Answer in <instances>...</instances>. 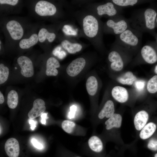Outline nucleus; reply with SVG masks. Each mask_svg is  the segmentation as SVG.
Masks as SVG:
<instances>
[{
  "instance_id": "nucleus-1",
  "label": "nucleus",
  "mask_w": 157,
  "mask_h": 157,
  "mask_svg": "<svg viewBox=\"0 0 157 157\" xmlns=\"http://www.w3.org/2000/svg\"><path fill=\"white\" fill-rule=\"evenodd\" d=\"M157 13L154 9L148 8L135 13L129 22L132 28L141 32L146 29L152 30L155 26Z\"/></svg>"
},
{
  "instance_id": "nucleus-2",
  "label": "nucleus",
  "mask_w": 157,
  "mask_h": 157,
  "mask_svg": "<svg viewBox=\"0 0 157 157\" xmlns=\"http://www.w3.org/2000/svg\"><path fill=\"white\" fill-rule=\"evenodd\" d=\"M120 47L126 49H136L141 45V32L130 27L119 35Z\"/></svg>"
},
{
  "instance_id": "nucleus-3",
  "label": "nucleus",
  "mask_w": 157,
  "mask_h": 157,
  "mask_svg": "<svg viewBox=\"0 0 157 157\" xmlns=\"http://www.w3.org/2000/svg\"><path fill=\"white\" fill-rule=\"evenodd\" d=\"M83 27L85 34L89 37L93 38L97 33L99 29L98 22L94 17L88 15L83 20Z\"/></svg>"
},
{
  "instance_id": "nucleus-4",
  "label": "nucleus",
  "mask_w": 157,
  "mask_h": 157,
  "mask_svg": "<svg viewBox=\"0 0 157 157\" xmlns=\"http://www.w3.org/2000/svg\"><path fill=\"white\" fill-rule=\"evenodd\" d=\"M36 13L41 16H51L56 12L55 6L52 3L45 1H40L35 7Z\"/></svg>"
},
{
  "instance_id": "nucleus-5",
  "label": "nucleus",
  "mask_w": 157,
  "mask_h": 157,
  "mask_svg": "<svg viewBox=\"0 0 157 157\" xmlns=\"http://www.w3.org/2000/svg\"><path fill=\"white\" fill-rule=\"evenodd\" d=\"M106 24L108 27L113 30L115 34L119 35L130 27L129 21L121 16L116 22L112 19L108 20Z\"/></svg>"
},
{
  "instance_id": "nucleus-6",
  "label": "nucleus",
  "mask_w": 157,
  "mask_h": 157,
  "mask_svg": "<svg viewBox=\"0 0 157 157\" xmlns=\"http://www.w3.org/2000/svg\"><path fill=\"white\" fill-rule=\"evenodd\" d=\"M17 63L21 68V74L26 77L32 76L34 74L33 64L31 60L28 57L22 56L17 60Z\"/></svg>"
},
{
  "instance_id": "nucleus-7",
  "label": "nucleus",
  "mask_w": 157,
  "mask_h": 157,
  "mask_svg": "<svg viewBox=\"0 0 157 157\" xmlns=\"http://www.w3.org/2000/svg\"><path fill=\"white\" fill-rule=\"evenodd\" d=\"M85 63V59L83 58H79L73 60L66 69L67 73L72 77L77 76L83 69Z\"/></svg>"
},
{
  "instance_id": "nucleus-8",
  "label": "nucleus",
  "mask_w": 157,
  "mask_h": 157,
  "mask_svg": "<svg viewBox=\"0 0 157 157\" xmlns=\"http://www.w3.org/2000/svg\"><path fill=\"white\" fill-rule=\"evenodd\" d=\"M6 27L11 37L13 40H19L23 36V29L18 22L14 20H11L7 23Z\"/></svg>"
},
{
  "instance_id": "nucleus-9",
  "label": "nucleus",
  "mask_w": 157,
  "mask_h": 157,
  "mask_svg": "<svg viewBox=\"0 0 157 157\" xmlns=\"http://www.w3.org/2000/svg\"><path fill=\"white\" fill-rule=\"evenodd\" d=\"M140 54L143 60L147 63L152 64L157 61V54L155 49L150 45L146 44L140 50Z\"/></svg>"
},
{
  "instance_id": "nucleus-10",
  "label": "nucleus",
  "mask_w": 157,
  "mask_h": 157,
  "mask_svg": "<svg viewBox=\"0 0 157 157\" xmlns=\"http://www.w3.org/2000/svg\"><path fill=\"white\" fill-rule=\"evenodd\" d=\"M108 59L111 62V68L114 71L118 72L121 70L124 66V62L121 55L117 51H111L108 56Z\"/></svg>"
},
{
  "instance_id": "nucleus-11",
  "label": "nucleus",
  "mask_w": 157,
  "mask_h": 157,
  "mask_svg": "<svg viewBox=\"0 0 157 157\" xmlns=\"http://www.w3.org/2000/svg\"><path fill=\"white\" fill-rule=\"evenodd\" d=\"M4 149L9 157H18L19 153V145L17 140L14 138L8 139L6 142Z\"/></svg>"
},
{
  "instance_id": "nucleus-12",
  "label": "nucleus",
  "mask_w": 157,
  "mask_h": 157,
  "mask_svg": "<svg viewBox=\"0 0 157 157\" xmlns=\"http://www.w3.org/2000/svg\"><path fill=\"white\" fill-rule=\"evenodd\" d=\"M45 102L42 99H35L33 102V108L28 113V117L33 119L41 116L45 110Z\"/></svg>"
},
{
  "instance_id": "nucleus-13",
  "label": "nucleus",
  "mask_w": 157,
  "mask_h": 157,
  "mask_svg": "<svg viewBox=\"0 0 157 157\" xmlns=\"http://www.w3.org/2000/svg\"><path fill=\"white\" fill-rule=\"evenodd\" d=\"M111 94L113 98L120 103H125L128 99V92L125 88L122 86L114 87L112 90Z\"/></svg>"
},
{
  "instance_id": "nucleus-14",
  "label": "nucleus",
  "mask_w": 157,
  "mask_h": 157,
  "mask_svg": "<svg viewBox=\"0 0 157 157\" xmlns=\"http://www.w3.org/2000/svg\"><path fill=\"white\" fill-rule=\"evenodd\" d=\"M149 118V114L145 110H141L138 112L134 119V124L136 129L140 131L147 124Z\"/></svg>"
},
{
  "instance_id": "nucleus-15",
  "label": "nucleus",
  "mask_w": 157,
  "mask_h": 157,
  "mask_svg": "<svg viewBox=\"0 0 157 157\" xmlns=\"http://www.w3.org/2000/svg\"><path fill=\"white\" fill-rule=\"evenodd\" d=\"M60 67L58 61L53 57H50L47 60L46 63V74L48 76L57 75L58 71L56 69Z\"/></svg>"
},
{
  "instance_id": "nucleus-16",
  "label": "nucleus",
  "mask_w": 157,
  "mask_h": 157,
  "mask_svg": "<svg viewBox=\"0 0 157 157\" xmlns=\"http://www.w3.org/2000/svg\"><path fill=\"white\" fill-rule=\"evenodd\" d=\"M97 13L99 15H107L112 16L115 15L117 11L115 8L113 3L108 2L104 4L98 6L97 8Z\"/></svg>"
},
{
  "instance_id": "nucleus-17",
  "label": "nucleus",
  "mask_w": 157,
  "mask_h": 157,
  "mask_svg": "<svg viewBox=\"0 0 157 157\" xmlns=\"http://www.w3.org/2000/svg\"><path fill=\"white\" fill-rule=\"evenodd\" d=\"M115 111L114 103L112 101L109 100L105 103L103 108L98 114L100 119H102L104 117L109 118L114 114Z\"/></svg>"
},
{
  "instance_id": "nucleus-18",
  "label": "nucleus",
  "mask_w": 157,
  "mask_h": 157,
  "mask_svg": "<svg viewBox=\"0 0 157 157\" xmlns=\"http://www.w3.org/2000/svg\"><path fill=\"white\" fill-rule=\"evenodd\" d=\"M122 122V116L119 114L114 113L106 121V129L110 130L114 128H119L121 126Z\"/></svg>"
},
{
  "instance_id": "nucleus-19",
  "label": "nucleus",
  "mask_w": 157,
  "mask_h": 157,
  "mask_svg": "<svg viewBox=\"0 0 157 157\" xmlns=\"http://www.w3.org/2000/svg\"><path fill=\"white\" fill-rule=\"evenodd\" d=\"M156 124L153 122L147 124L141 130L139 136L141 139L146 140L151 137L155 131Z\"/></svg>"
},
{
  "instance_id": "nucleus-20",
  "label": "nucleus",
  "mask_w": 157,
  "mask_h": 157,
  "mask_svg": "<svg viewBox=\"0 0 157 157\" xmlns=\"http://www.w3.org/2000/svg\"><path fill=\"white\" fill-rule=\"evenodd\" d=\"M137 80L136 76L131 71L125 72L117 78V81L119 83L129 85H132Z\"/></svg>"
},
{
  "instance_id": "nucleus-21",
  "label": "nucleus",
  "mask_w": 157,
  "mask_h": 157,
  "mask_svg": "<svg viewBox=\"0 0 157 157\" xmlns=\"http://www.w3.org/2000/svg\"><path fill=\"white\" fill-rule=\"evenodd\" d=\"M98 82L96 78L94 76H90L87 79L86 83V88L88 94L91 96H94L97 91Z\"/></svg>"
},
{
  "instance_id": "nucleus-22",
  "label": "nucleus",
  "mask_w": 157,
  "mask_h": 157,
  "mask_svg": "<svg viewBox=\"0 0 157 157\" xmlns=\"http://www.w3.org/2000/svg\"><path fill=\"white\" fill-rule=\"evenodd\" d=\"M38 40V35L34 33L29 38L21 40L19 43V46L22 49H28L36 44Z\"/></svg>"
},
{
  "instance_id": "nucleus-23",
  "label": "nucleus",
  "mask_w": 157,
  "mask_h": 157,
  "mask_svg": "<svg viewBox=\"0 0 157 157\" xmlns=\"http://www.w3.org/2000/svg\"><path fill=\"white\" fill-rule=\"evenodd\" d=\"M88 144L91 149L95 152H100L103 148V145L101 141L97 136L91 137L88 140Z\"/></svg>"
},
{
  "instance_id": "nucleus-24",
  "label": "nucleus",
  "mask_w": 157,
  "mask_h": 157,
  "mask_svg": "<svg viewBox=\"0 0 157 157\" xmlns=\"http://www.w3.org/2000/svg\"><path fill=\"white\" fill-rule=\"evenodd\" d=\"M62 45L63 48L70 53L74 54L78 52L81 50L82 46L79 44L72 43L67 40H65L62 42Z\"/></svg>"
},
{
  "instance_id": "nucleus-25",
  "label": "nucleus",
  "mask_w": 157,
  "mask_h": 157,
  "mask_svg": "<svg viewBox=\"0 0 157 157\" xmlns=\"http://www.w3.org/2000/svg\"><path fill=\"white\" fill-rule=\"evenodd\" d=\"M56 35L55 33H49L45 28H42L39 31L38 34L39 41L42 42L47 39L49 42H52L55 39Z\"/></svg>"
},
{
  "instance_id": "nucleus-26",
  "label": "nucleus",
  "mask_w": 157,
  "mask_h": 157,
  "mask_svg": "<svg viewBox=\"0 0 157 157\" xmlns=\"http://www.w3.org/2000/svg\"><path fill=\"white\" fill-rule=\"evenodd\" d=\"M18 101V96L17 92L14 90L10 91L7 96V104L9 107L14 109L17 106Z\"/></svg>"
},
{
  "instance_id": "nucleus-27",
  "label": "nucleus",
  "mask_w": 157,
  "mask_h": 157,
  "mask_svg": "<svg viewBox=\"0 0 157 157\" xmlns=\"http://www.w3.org/2000/svg\"><path fill=\"white\" fill-rule=\"evenodd\" d=\"M147 87L150 93H154L157 92V75L154 76L148 81Z\"/></svg>"
},
{
  "instance_id": "nucleus-28",
  "label": "nucleus",
  "mask_w": 157,
  "mask_h": 157,
  "mask_svg": "<svg viewBox=\"0 0 157 157\" xmlns=\"http://www.w3.org/2000/svg\"><path fill=\"white\" fill-rule=\"evenodd\" d=\"M9 74L8 68L2 63L0 64V84L5 82L8 79Z\"/></svg>"
},
{
  "instance_id": "nucleus-29",
  "label": "nucleus",
  "mask_w": 157,
  "mask_h": 157,
  "mask_svg": "<svg viewBox=\"0 0 157 157\" xmlns=\"http://www.w3.org/2000/svg\"><path fill=\"white\" fill-rule=\"evenodd\" d=\"M112 1L116 5L122 7L133 6L139 1L137 0H113Z\"/></svg>"
},
{
  "instance_id": "nucleus-30",
  "label": "nucleus",
  "mask_w": 157,
  "mask_h": 157,
  "mask_svg": "<svg viewBox=\"0 0 157 157\" xmlns=\"http://www.w3.org/2000/svg\"><path fill=\"white\" fill-rule=\"evenodd\" d=\"M75 126V124L74 122L68 120H65L62 123V129L68 133H71Z\"/></svg>"
},
{
  "instance_id": "nucleus-31",
  "label": "nucleus",
  "mask_w": 157,
  "mask_h": 157,
  "mask_svg": "<svg viewBox=\"0 0 157 157\" xmlns=\"http://www.w3.org/2000/svg\"><path fill=\"white\" fill-rule=\"evenodd\" d=\"M62 30L67 35H77V31L69 25H65L62 28Z\"/></svg>"
},
{
  "instance_id": "nucleus-32",
  "label": "nucleus",
  "mask_w": 157,
  "mask_h": 157,
  "mask_svg": "<svg viewBox=\"0 0 157 157\" xmlns=\"http://www.w3.org/2000/svg\"><path fill=\"white\" fill-rule=\"evenodd\" d=\"M134 83L135 88L138 91L141 92L144 89L145 83L144 80H137Z\"/></svg>"
},
{
  "instance_id": "nucleus-33",
  "label": "nucleus",
  "mask_w": 157,
  "mask_h": 157,
  "mask_svg": "<svg viewBox=\"0 0 157 157\" xmlns=\"http://www.w3.org/2000/svg\"><path fill=\"white\" fill-rule=\"evenodd\" d=\"M148 148L153 151L157 150V139H152L150 140L147 144Z\"/></svg>"
},
{
  "instance_id": "nucleus-34",
  "label": "nucleus",
  "mask_w": 157,
  "mask_h": 157,
  "mask_svg": "<svg viewBox=\"0 0 157 157\" xmlns=\"http://www.w3.org/2000/svg\"><path fill=\"white\" fill-rule=\"evenodd\" d=\"M31 142L33 146L37 149H42L43 147L42 144L39 142L35 138H33L31 140Z\"/></svg>"
},
{
  "instance_id": "nucleus-35",
  "label": "nucleus",
  "mask_w": 157,
  "mask_h": 157,
  "mask_svg": "<svg viewBox=\"0 0 157 157\" xmlns=\"http://www.w3.org/2000/svg\"><path fill=\"white\" fill-rule=\"evenodd\" d=\"M18 1V0H0V3L1 4H6L15 6L17 3Z\"/></svg>"
},
{
  "instance_id": "nucleus-36",
  "label": "nucleus",
  "mask_w": 157,
  "mask_h": 157,
  "mask_svg": "<svg viewBox=\"0 0 157 157\" xmlns=\"http://www.w3.org/2000/svg\"><path fill=\"white\" fill-rule=\"evenodd\" d=\"M70 111L69 113L68 117L70 119L73 118L75 115V113L76 110V107L74 105H73L70 106Z\"/></svg>"
},
{
  "instance_id": "nucleus-37",
  "label": "nucleus",
  "mask_w": 157,
  "mask_h": 157,
  "mask_svg": "<svg viewBox=\"0 0 157 157\" xmlns=\"http://www.w3.org/2000/svg\"><path fill=\"white\" fill-rule=\"evenodd\" d=\"M47 113H44L41 115V122L42 124H46V119L48 118L47 116Z\"/></svg>"
},
{
  "instance_id": "nucleus-38",
  "label": "nucleus",
  "mask_w": 157,
  "mask_h": 157,
  "mask_svg": "<svg viewBox=\"0 0 157 157\" xmlns=\"http://www.w3.org/2000/svg\"><path fill=\"white\" fill-rule=\"evenodd\" d=\"M61 47L58 46L55 48L52 51L53 54L55 56H57L60 51Z\"/></svg>"
},
{
  "instance_id": "nucleus-39",
  "label": "nucleus",
  "mask_w": 157,
  "mask_h": 157,
  "mask_svg": "<svg viewBox=\"0 0 157 157\" xmlns=\"http://www.w3.org/2000/svg\"><path fill=\"white\" fill-rule=\"evenodd\" d=\"M29 123L30 125L31 129L32 130H34L36 127L35 122L32 119H30L29 120Z\"/></svg>"
},
{
  "instance_id": "nucleus-40",
  "label": "nucleus",
  "mask_w": 157,
  "mask_h": 157,
  "mask_svg": "<svg viewBox=\"0 0 157 157\" xmlns=\"http://www.w3.org/2000/svg\"><path fill=\"white\" fill-rule=\"evenodd\" d=\"M66 56V53L63 51H60L57 57L60 59H62L64 58Z\"/></svg>"
},
{
  "instance_id": "nucleus-41",
  "label": "nucleus",
  "mask_w": 157,
  "mask_h": 157,
  "mask_svg": "<svg viewBox=\"0 0 157 157\" xmlns=\"http://www.w3.org/2000/svg\"><path fill=\"white\" fill-rule=\"evenodd\" d=\"M4 98L1 92H0V104H2L4 101Z\"/></svg>"
},
{
  "instance_id": "nucleus-42",
  "label": "nucleus",
  "mask_w": 157,
  "mask_h": 157,
  "mask_svg": "<svg viewBox=\"0 0 157 157\" xmlns=\"http://www.w3.org/2000/svg\"><path fill=\"white\" fill-rule=\"evenodd\" d=\"M154 72L157 74V65L156 66L154 69Z\"/></svg>"
},
{
  "instance_id": "nucleus-43",
  "label": "nucleus",
  "mask_w": 157,
  "mask_h": 157,
  "mask_svg": "<svg viewBox=\"0 0 157 157\" xmlns=\"http://www.w3.org/2000/svg\"><path fill=\"white\" fill-rule=\"evenodd\" d=\"M154 157H157V153L155 154L154 156Z\"/></svg>"
},
{
  "instance_id": "nucleus-44",
  "label": "nucleus",
  "mask_w": 157,
  "mask_h": 157,
  "mask_svg": "<svg viewBox=\"0 0 157 157\" xmlns=\"http://www.w3.org/2000/svg\"><path fill=\"white\" fill-rule=\"evenodd\" d=\"M156 22L157 23V17H156Z\"/></svg>"
},
{
  "instance_id": "nucleus-45",
  "label": "nucleus",
  "mask_w": 157,
  "mask_h": 157,
  "mask_svg": "<svg viewBox=\"0 0 157 157\" xmlns=\"http://www.w3.org/2000/svg\"></svg>"
}]
</instances>
